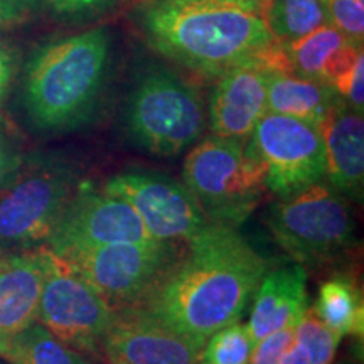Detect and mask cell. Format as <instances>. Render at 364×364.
Segmentation results:
<instances>
[{
	"label": "cell",
	"mask_w": 364,
	"mask_h": 364,
	"mask_svg": "<svg viewBox=\"0 0 364 364\" xmlns=\"http://www.w3.org/2000/svg\"><path fill=\"white\" fill-rule=\"evenodd\" d=\"M270 71L247 63L220 76L209 102V124L215 135L247 140L267 113Z\"/></svg>",
	"instance_id": "cell-14"
},
{
	"label": "cell",
	"mask_w": 364,
	"mask_h": 364,
	"mask_svg": "<svg viewBox=\"0 0 364 364\" xmlns=\"http://www.w3.org/2000/svg\"><path fill=\"white\" fill-rule=\"evenodd\" d=\"M354 2H359V4H364V0H354Z\"/></svg>",
	"instance_id": "cell-35"
},
{
	"label": "cell",
	"mask_w": 364,
	"mask_h": 364,
	"mask_svg": "<svg viewBox=\"0 0 364 364\" xmlns=\"http://www.w3.org/2000/svg\"><path fill=\"white\" fill-rule=\"evenodd\" d=\"M110 306L132 307L144 299L176 258L172 241L118 243L58 255Z\"/></svg>",
	"instance_id": "cell-8"
},
{
	"label": "cell",
	"mask_w": 364,
	"mask_h": 364,
	"mask_svg": "<svg viewBox=\"0 0 364 364\" xmlns=\"http://www.w3.org/2000/svg\"><path fill=\"white\" fill-rule=\"evenodd\" d=\"M103 191L130 204L154 240L188 241L209 223L193 193L164 176L124 172L112 177Z\"/></svg>",
	"instance_id": "cell-11"
},
{
	"label": "cell",
	"mask_w": 364,
	"mask_h": 364,
	"mask_svg": "<svg viewBox=\"0 0 364 364\" xmlns=\"http://www.w3.org/2000/svg\"><path fill=\"white\" fill-rule=\"evenodd\" d=\"M75 171L51 157L24 159L0 186V248L48 243L75 196Z\"/></svg>",
	"instance_id": "cell-5"
},
{
	"label": "cell",
	"mask_w": 364,
	"mask_h": 364,
	"mask_svg": "<svg viewBox=\"0 0 364 364\" xmlns=\"http://www.w3.org/2000/svg\"><path fill=\"white\" fill-rule=\"evenodd\" d=\"M38 2L39 0H0V6L24 14L26 11H29V9H33Z\"/></svg>",
	"instance_id": "cell-33"
},
{
	"label": "cell",
	"mask_w": 364,
	"mask_h": 364,
	"mask_svg": "<svg viewBox=\"0 0 364 364\" xmlns=\"http://www.w3.org/2000/svg\"><path fill=\"white\" fill-rule=\"evenodd\" d=\"M267 226L290 258L309 267L329 265L344 257L354 241L344 196L322 182L273 204Z\"/></svg>",
	"instance_id": "cell-6"
},
{
	"label": "cell",
	"mask_w": 364,
	"mask_h": 364,
	"mask_svg": "<svg viewBox=\"0 0 364 364\" xmlns=\"http://www.w3.org/2000/svg\"><path fill=\"white\" fill-rule=\"evenodd\" d=\"M152 241L159 240L149 235L130 204L105 191L85 188L71 198L46 247L63 255L80 248Z\"/></svg>",
	"instance_id": "cell-12"
},
{
	"label": "cell",
	"mask_w": 364,
	"mask_h": 364,
	"mask_svg": "<svg viewBox=\"0 0 364 364\" xmlns=\"http://www.w3.org/2000/svg\"><path fill=\"white\" fill-rule=\"evenodd\" d=\"M206 127L198 90L167 70L142 76L127 107L130 139L157 157H177L189 149Z\"/></svg>",
	"instance_id": "cell-7"
},
{
	"label": "cell",
	"mask_w": 364,
	"mask_h": 364,
	"mask_svg": "<svg viewBox=\"0 0 364 364\" xmlns=\"http://www.w3.org/2000/svg\"><path fill=\"white\" fill-rule=\"evenodd\" d=\"M334 88L321 81L294 75L270 73L267 88V112L299 118L321 129L322 122L341 102Z\"/></svg>",
	"instance_id": "cell-19"
},
{
	"label": "cell",
	"mask_w": 364,
	"mask_h": 364,
	"mask_svg": "<svg viewBox=\"0 0 364 364\" xmlns=\"http://www.w3.org/2000/svg\"><path fill=\"white\" fill-rule=\"evenodd\" d=\"M2 358L11 364H86L39 322H33L17 334Z\"/></svg>",
	"instance_id": "cell-22"
},
{
	"label": "cell",
	"mask_w": 364,
	"mask_h": 364,
	"mask_svg": "<svg viewBox=\"0 0 364 364\" xmlns=\"http://www.w3.org/2000/svg\"><path fill=\"white\" fill-rule=\"evenodd\" d=\"M263 19L279 43H292L329 24L322 0H270Z\"/></svg>",
	"instance_id": "cell-21"
},
{
	"label": "cell",
	"mask_w": 364,
	"mask_h": 364,
	"mask_svg": "<svg viewBox=\"0 0 364 364\" xmlns=\"http://www.w3.org/2000/svg\"><path fill=\"white\" fill-rule=\"evenodd\" d=\"M253 346L247 326L233 322L209 336L199 361L206 364H248Z\"/></svg>",
	"instance_id": "cell-23"
},
{
	"label": "cell",
	"mask_w": 364,
	"mask_h": 364,
	"mask_svg": "<svg viewBox=\"0 0 364 364\" xmlns=\"http://www.w3.org/2000/svg\"><path fill=\"white\" fill-rule=\"evenodd\" d=\"M326 154V174L332 189L353 199L363 198L364 122L363 112L344 100L332 108L321 125Z\"/></svg>",
	"instance_id": "cell-16"
},
{
	"label": "cell",
	"mask_w": 364,
	"mask_h": 364,
	"mask_svg": "<svg viewBox=\"0 0 364 364\" xmlns=\"http://www.w3.org/2000/svg\"><path fill=\"white\" fill-rule=\"evenodd\" d=\"M139 19L157 53L216 78L258 63L275 43L262 14L225 0H147Z\"/></svg>",
	"instance_id": "cell-2"
},
{
	"label": "cell",
	"mask_w": 364,
	"mask_h": 364,
	"mask_svg": "<svg viewBox=\"0 0 364 364\" xmlns=\"http://www.w3.org/2000/svg\"><path fill=\"white\" fill-rule=\"evenodd\" d=\"M341 339L338 332L327 327L312 309H306L295 326V341L306 351L309 364H332Z\"/></svg>",
	"instance_id": "cell-24"
},
{
	"label": "cell",
	"mask_w": 364,
	"mask_h": 364,
	"mask_svg": "<svg viewBox=\"0 0 364 364\" xmlns=\"http://www.w3.org/2000/svg\"><path fill=\"white\" fill-rule=\"evenodd\" d=\"M248 142L265 166L267 189L280 199L324 179V140L316 125L267 112Z\"/></svg>",
	"instance_id": "cell-10"
},
{
	"label": "cell",
	"mask_w": 364,
	"mask_h": 364,
	"mask_svg": "<svg viewBox=\"0 0 364 364\" xmlns=\"http://www.w3.org/2000/svg\"><path fill=\"white\" fill-rule=\"evenodd\" d=\"M139 304L140 311L181 334L206 343L238 322L268 272V262L235 226L209 221L186 241Z\"/></svg>",
	"instance_id": "cell-1"
},
{
	"label": "cell",
	"mask_w": 364,
	"mask_h": 364,
	"mask_svg": "<svg viewBox=\"0 0 364 364\" xmlns=\"http://www.w3.org/2000/svg\"><path fill=\"white\" fill-rule=\"evenodd\" d=\"M198 364H206V363H201V361H199V363H198Z\"/></svg>",
	"instance_id": "cell-36"
},
{
	"label": "cell",
	"mask_w": 364,
	"mask_h": 364,
	"mask_svg": "<svg viewBox=\"0 0 364 364\" xmlns=\"http://www.w3.org/2000/svg\"><path fill=\"white\" fill-rule=\"evenodd\" d=\"M43 258L39 324L68 348L97 351L115 311L53 250L43 247Z\"/></svg>",
	"instance_id": "cell-9"
},
{
	"label": "cell",
	"mask_w": 364,
	"mask_h": 364,
	"mask_svg": "<svg viewBox=\"0 0 364 364\" xmlns=\"http://www.w3.org/2000/svg\"><path fill=\"white\" fill-rule=\"evenodd\" d=\"M336 93L354 110L363 112L364 105V56L359 53L356 61L332 85Z\"/></svg>",
	"instance_id": "cell-26"
},
{
	"label": "cell",
	"mask_w": 364,
	"mask_h": 364,
	"mask_svg": "<svg viewBox=\"0 0 364 364\" xmlns=\"http://www.w3.org/2000/svg\"><path fill=\"white\" fill-rule=\"evenodd\" d=\"M294 341L295 327H287V329L273 332L253 346L248 364H279L280 358L292 346Z\"/></svg>",
	"instance_id": "cell-27"
},
{
	"label": "cell",
	"mask_w": 364,
	"mask_h": 364,
	"mask_svg": "<svg viewBox=\"0 0 364 364\" xmlns=\"http://www.w3.org/2000/svg\"><path fill=\"white\" fill-rule=\"evenodd\" d=\"M314 314L327 327L344 336H359L364 332V302L356 282L349 277H332L318 290Z\"/></svg>",
	"instance_id": "cell-20"
},
{
	"label": "cell",
	"mask_w": 364,
	"mask_h": 364,
	"mask_svg": "<svg viewBox=\"0 0 364 364\" xmlns=\"http://www.w3.org/2000/svg\"><path fill=\"white\" fill-rule=\"evenodd\" d=\"M225 2H230V4H235V6L250 9V11H255V12L262 14V16H263V12H265L267 6L270 4V0H225Z\"/></svg>",
	"instance_id": "cell-32"
},
{
	"label": "cell",
	"mask_w": 364,
	"mask_h": 364,
	"mask_svg": "<svg viewBox=\"0 0 364 364\" xmlns=\"http://www.w3.org/2000/svg\"><path fill=\"white\" fill-rule=\"evenodd\" d=\"M24 157L14 142L12 135L9 134L6 120L0 117V186L17 171Z\"/></svg>",
	"instance_id": "cell-28"
},
{
	"label": "cell",
	"mask_w": 364,
	"mask_h": 364,
	"mask_svg": "<svg viewBox=\"0 0 364 364\" xmlns=\"http://www.w3.org/2000/svg\"><path fill=\"white\" fill-rule=\"evenodd\" d=\"M112 39L105 27L43 46L26 66L24 107L41 130L61 132L93 115L110 59Z\"/></svg>",
	"instance_id": "cell-3"
},
{
	"label": "cell",
	"mask_w": 364,
	"mask_h": 364,
	"mask_svg": "<svg viewBox=\"0 0 364 364\" xmlns=\"http://www.w3.org/2000/svg\"><path fill=\"white\" fill-rule=\"evenodd\" d=\"M247 326L253 344L273 332L295 327L307 309V275L302 265L267 272L253 295Z\"/></svg>",
	"instance_id": "cell-17"
},
{
	"label": "cell",
	"mask_w": 364,
	"mask_h": 364,
	"mask_svg": "<svg viewBox=\"0 0 364 364\" xmlns=\"http://www.w3.org/2000/svg\"><path fill=\"white\" fill-rule=\"evenodd\" d=\"M44 280L43 247L0 255V356L38 321Z\"/></svg>",
	"instance_id": "cell-15"
},
{
	"label": "cell",
	"mask_w": 364,
	"mask_h": 364,
	"mask_svg": "<svg viewBox=\"0 0 364 364\" xmlns=\"http://www.w3.org/2000/svg\"><path fill=\"white\" fill-rule=\"evenodd\" d=\"M204 344L127 307L115 312L100 348L110 364H198Z\"/></svg>",
	"instance_id": "cell-13"
},
{
	"label": "cell",
	"mask_w": 364,
	"mask_h": 364,
	"mask_svg": "<svg viewBox=\"0 0 364 364\" xmlns=\"http://www.w3.org/2000/svg\"><path fill=\"white\" fill-rule=\"evenodd\" d=\"M118 0H48L49 7L59 16H86L108 9Z\"/></svg>",
	"instance_id": "cell-29"
},
{
	"label": "cell",
	"mask_w": 364,
	"mask_h": 364,
	"mask_svg": "<svg viewBox=\"0 0 364 364\" xmlns=\"http://www.w3.org/2000/svg\"><path fill=\"white\" fill-rule=\"evenodd\" d=\"M265 166L248 139L213 135L191 150L182 179L209 221L238 226L265 194Z\"/></svg>",
	"instance_id": "cell-4"
},
{
	"label": "cell",
	"mask_w": 364,
	"mask_h": 364,
	"mask_svg": "<svg viewBox=\"0 0 364 364\" xmlns=\"http://www.w3.org/2000/svg\"><path fill=\"white\" fill-rule=\"evenodd\" d=\"M19 17H21V12L12 11V9L0 6V27L11 24V22L17 21V19H19Z\"/></svg>",
	"instance_id": "cell-34"
},
{
	"label": "cell",
	"mask_w": 364,
	"mask_h": 364,
	"mask_svg": "<svg viewBox=\"0 0 364 364\" xmlns=\"http://www.w3.org/2000/svg\"><path fill=\"white\" fill-rule=\"evenodd\" d=\"M0 255H2V253H0Z\"/></svg>",
	"instance_id": "cell-37"
},
{
	"label": "cell",
	"mask_w": 364,
	"mask_h": 364,
	"mask_svg": "<svg viewBox=\"0 0 364 364\" xmlns=\"http://www.w3.org/2000/svg\"><path fill=\"white\" fill-rule=\"evenodd\" d=\"M14 75V61L9 49L0 43V100L6 97Z\"/></svg>",
	"instance_id": "cell-30"
},
{
	"label": "cell",
	"mask_w": 364,
	"mask_h": 364,
	"mask_svg": "<svg viewBox=\"0 0 364 364\" xmlns=\"http://www.w3.org/2000/svg\"><path fill=\"white\" fill-rule=\"evenodd\" d=\"M285 75L334 85L349 66L356 61L363 46H354L331 24L321 26L292 43H280Z\"/></svg>",
	"instance_id": "cell-18"
},
{
	"label": "cell",
	"mask_w": 364,
	"mask_h": 364,
	"mask_svg": "<svg viewBox=\"0 0 364 364\" xmlns=\"http://www.w3.org/2000/svg\"><path fill=\"white\" fill-rule=\"evenodd\" d=\"M279 364H309V358L304 348L297 341H294L292 346L284 353V356L280 358Z\"/></svg>",
	"instance_id": "cell-31"
},
{
	"label": "cell",
	"mask_w": 364,
	"mask_h": 364,
	"mask_svg": "<svg viewBox=\"0 0 364 364\" xmlns=\"http://www.w3.org/2000/svg\"><path fill=\"white\" fill-rule=\"evenodd\" d=\"M327 22L339 31L349 43L363 46L364 39V4L354 0H322Z\"/></svg>",
	"instance_id": "cell-25"
}]
</instances>
